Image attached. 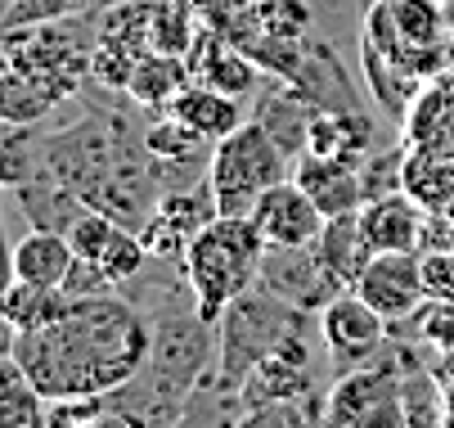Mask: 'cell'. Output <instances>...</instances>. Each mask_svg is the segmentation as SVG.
I'll use <instances>...</instances> for the list:
<instances>
[{
	"label": "cell",
	"instance_id": "d4e9b609",
	"mask_svg": "<svg viewBox=\"0 0 454 428\" xmlns=\"http://www.w3.org/2000/svg\"><path fill=\"white\" fill-rule=\"evenodd\" d=\"M401 352V410H405V424H450V410H445V388L436 379V365H423V361H405L410 347H396Z\"/></svg>",
	"mask_w": 454,
	"mask_h": 428
},
{
	"label": "cell",
	"instance_id": "8d00e7d4",
	"mask_svg": "<svg viewBox=\"0 0 454 428\" xmlns=\"http://www.w3.org/2000/svg\"><path fill=\"white\" fill-rule=\"evenodd\" d=\"M0 68H5V50H0Z\"/></svg>",
	"mask_w": 454,
	"mask_h": 428
},
{
	"label": "cell",
	"instance_id": "1f68e13d",
	"mask_svg": "<svg viewBox=\"0 0 454 428\" xmlns=\"http://www.w3.org/2000/svg\"><path fill=\"white\" fill-rule=\"evenodd\" d=\"M63 293L68 297H99V293H117V284L95 266V262H73V271H68V280H63Z\"/></svg>",
	"mask_w": 454,
	"mask_h": 428
},
{
	"label": "cell",
	"instance_id": "4dcf8cb0",
	"mask_svg": "<svg viewBox=\"0 0 454 428\" xmlns=\"http://www.w3.org/2000/svg\"><path fill=\"white\" fill-rule=\"evenodd\" d=\"M423 338L432 352L441 356H454V302H427V325H423Z\"/></svg>",
	"mask_w": 454,
	"mask_h": 428
},
{
	"label": "cell",
	"instance_id": "ba28073f",
	"mask_svg": "<svg viewBox=\"0 0 454 428\" xmlns=\"http://www.w3.org/2000/svg\"><path fill=\"white\" fill-rule=\"evenodd\" d=\"M351 289L392 329L405 321H419V312L432 302L427 280H423V253H373Z\"/></svg>",
	"mask_w": 454,
	"mask_h": 428
},
{
	"label": "cell",
	"instance_id": "277c9868",
	"mask_svg": "<svg viewBox=\"0 0 454 428\" xmlns=\"http://www.w3.org/2000/svg\"><path fill=\"white\" fill-rule=\"evenodd\" d=\"M310 312L284 302L279 293H270L262 280H256L247 293H239L230 307L216 316V370H212V388L216 397H234L247 384V375L262 365Z\"/></svg>",
	"mask_w": 454,
	"mask_h": 428
},
{
	"label": "cell",
	"instance_id": "7c38bea8",
	"mask_svg": "<svg viewBox=\"0 0 454 428\" xmlns=\"http://www.w3.org/2000/svg\"><path fill=\"white\" fill-rule=\"evenodd\" d=\"M360 230L373 253H419L427 249V208L410 190L378 194L360 208Z\"/></svg>",
	"mask_w": 454,
	"mask_h": 428
},
{
	"label": "cell",
	"instance_id": "e575fe53",
	"mask_svg": "<svg viewBox=\"0 0 454 428\" xmlns=\"http://www.w3.org/2000/svg\"><path fill=\"white\" fill-rule=\"evenodd\" d=\"M445 410H450V424H454V379L445 384Z\"/></svg>",
	"mask_w": 454,
	"mask_h": 428
},
{
	"label": "cell",
	"instance_id": "484cf974",
	"mask_svg": "<svg viewBox=\"0 0 454 428\" xmlns=\"http://www.w3.org/2000/svg\"><path fill=\"white\" fill-rule=\"evenodd\" d=\"M45 131L41 122H5L0 131V190H19L41 171Z\"/></svg>",
	"mask_w": 454,
	"mask_h": 428
},
{
	"label": "cell",
	"instance_id": "7a4b0ae2",
	"mask_svg": "<svg viewBox=\"0 0 454 428\" xmlns=\"http://www.w3.org/2000/svg\"><path fill=\"white\" fill-rule=\"evenodd\" d=\"M216 370V325L199 312L193 289L171 284L149 312V356L131 384L108 392V419L117 424H176Z\"/></svg>",
	"mask_w": 454,
	"mask_h": 428
},
{
	"label": "cell",
	"instance_id": "d6986e66",
	"mask_svg": "<svg viewBox=\"0 0 454 428\" xmlns=\"http://www.w3.org/2000/svg\"><path fill=\"white\" fill-rule=\"evenodd\" d=\"M167 113H176L180 122H189L199 136H207V140H221V136H230L234 127H243V99L239 95H225V91H216V86H207V82H184L180 91H176V99L167 104Z\"/></svg>",
	"mask_w": 454,
	"mask_h": 428
},
{
	"label": "cell",
	"instance_id": "f546056e",
	"mask_svg": "<svg viewBox=\"0 0 454 428\" xmlns=\"http://www.w3.org/2000/svg\"><path fill=\"white\" fill-rule=\"evenodd\" d=\"M423 280L432 302H454V249H427L423 253Z\"/></svg>",
	"mask_w": 454,
	"mask_h": 428
},
{
	"label": "cell",
	"instance_id": "8992f818",
	"mask_svg": "<svg viewBox=\"0 0 454 428\" xmlns=\"http://www.w3.org/2000/svg\"><path fill=\"white\" fill-rule=\"evenodd\" d=\"M324 424L338 428H401V352L373 356L356 370H342L329 384V401H324Z\"/></svg>",
	"mask_w": 454,
	"mask_h": 428
},
{
	"label": "cell",
	"instance_id": "83f0119b",
	"mask_svg": "<svg viewBox=\"0 0 454 428\" xmlns=\"http://www.w3.org/2000/svg\"><path fill=\"white\" fill-rule=\"evenodd\" d=\"M252 23L275 36H310V0H252Z\"/></svg>",
	"mask_w": 454,
	"mask_h": 428
},
{
	"label": "cell",
	"instance_id": "8fae6325",
	"mask_svg": "<svg viewBox=\"0 0 454 428\" xmlns=\"http://www.w3.org/2000/svg\"><path fill=\"white\" fill-rule=\"evenodd\" d=\"M68 243H73V253H77L82 262H95L117 289L131 284V280H140V271H145V262H149V249H145L140 230L121 226L117 217H108V212H99V208H90V212L68 230Z\"/></svg>",
	"mask_w": 454,
	"mask_h": 428
},
{
	"label": "cell",
	"instance_id": "2e32d148",
	"mask_svg": "<svg viewBox=\"0 0 454 428\" xmlns=\"http://www.w3.org/2000/svg\"><path fill=\"white\" fill-rule=\"evenodd\" d=\"M288 86L297 95H306L315 108H364L351 73L342 68V59L333 54V45H324L315 36H306V50H301V64L297 73L288 77Z\"/></svg>",
	"mask_w": 454,
	"mask_h": 428
},
{
	"label": "cell",
	"instance_id": "9c48e42d",
	"mask_svg": "<svg viewBox=\"0 0 454 428\" xmlns=\"http://www.w3.org/2000/svg\"><path fill=\"white\" fill-rule=\"evenodd\" d=\"M315 321H319L324 352H329L338 375L342 370H356V365H364V361H373L387 347V338H392V325H387L356 289L338 293Z\"/></svg>",
	"mask_w": 454,
	"mask_h": 428
},
{
	"label": "cell",
	"instance_id": "4316f807",
	"mask_svg": "<svg viewBox=\"0 0 454 428\" xmlns=\"http://www.w3.org/2000/svg\"><path fill=\"white\" fill-rule=\"evenodd\" d=\"M59 108V99L45 91V82L36 73L23 68H0V127L5 122H45Z\"/></svg>",
	"mask_w": 454,
	"mask_h": 428
},
{
	"label": "cell",
	"instance_id": "3957f363",
	"mask_svg": "<svg viewBox=\"0 0 454 428\" xmlns=\"http://www.w3.org/2000/svg\"><path fill=\"white\" fill-rule=\"evenodd\" d=\"M262 258H266V234L256 230L252 217H216L199 230V239L189 243L176 266L193 289L199 312L216 325V316L230 302L262 280Z\"/></svg>",
	"mask_w": 454,
	"mask_h": 428
},
{
	"label": "cell",
	"instance_id": "9a60e30c",
	"mask_svg": "<svg viewBox=\"0 0 454 428\" xmlns=\"http://www.w3.org/2000/svg\"><path fill=\"white\" fill-rule=\"evenodd\" d=\"M293 180L315 199V208H319L324 217H342V212H360V208H364L360 162L301 154V158L293 162Z\"/></svg>",
	"mask_w": 454,
	"mask_h": 428
},
{
	"label": "cell",
	"instance_id": "30bf717a",
	"mask_svg": "<svg viewBox=\"0 0 454 428\" xmlns=\"http://www.w3.org/2000/svg\"><path fill=\"white\" fill-rule=\"evenodd\" d=\"M216 194L207 180H199V186H184V190H162L158 208L149 212V221L140 226V239L149 258L158 262H180L184 249L193 239H199V230L207 221H216Z\"/></svg>",
	"mask_w": 454,
	"mask_h": 428
},
{
	"label": "cell",
	"instance_id": "6da1fadb",
	"mask_svg": "<svg viewBox=\"0 0 454 428\" xmlns=\"http://www.w3.org/2000/svg\"><path fill=\"white\" fill-rule=\"evenodd\" d=\"M10 352L45 401L108 397L140 375L149 356V312L117 293L73 297L54 325L14 334Z\"/></svg>",
	"mask_w": 454,
	"mask_h": 428
},
{
	"label": "cell",
	"instance_id": "7402d4cb",
	"mask_svg": "<svg viewBox=\"0 0 454 428\" xmlns=\"http://www.w3.org/2000/svg\"><path fill=\"white\" fill-rule=\"evenodd\" d=\"M315 253L324 258V266H329L347 289L360 280V271L369 266L373 249H369V239L360 230V212H342V217H329L315 239Z\"/></svg>",
	"mask_w": 454,
	"mask_h": 428
},
{
	"label": "cell",
	"instance_id": "836d02e7",
	"mask_svg": "<svg viewBox=\"0 0 454 428\" xmlns=\"http://www.w3.org/2000/svg\"><path fill=\"white\" fill-rule=\"evenodd\" d=\"M10 284H14V243L5 234V217H0V297H5Z\"/></svg>",
	"mask_w": 454,
	"mask_h": 428
},
{
	"label": "cell",
	"instance_id": "f1b7e54d",
	"mask_svg": "<svg viewBox=\"0 0 454 428\" xmlns=\"http://www.w3.org/2000/svg\"><path fill=\"white\" fill-rule=\"evenodd\" d=\"M405 162H410V154L401 149V145H392V149H382V154H364V162H360V180H364V203L369 199H378V194H392V190H405Z\"/></svg>",
	"mask_w": 454,
	"mask_h": 428
},
{
	"label": "cell",
	"instance_id": "d6a6232c",
	"mask_svg": "<svg viewBox=\"0 0 454 428\" xmlns=\"http://www.w3.org/2000/svg\"><path fill=\"white\" fill-rule=\"evenodd\" d=\"M193 14H199L203 28H216V32H230L247 10H252V0H189Z\"/></svg>",
	"mask_w": 454,
	"mask_h": 428
},
{
	"label": "cell",
	"instance_id": "5b68a950",
	"mask_svg": "<svg viewBox=\"0 0 454 428\" xmlns=\"http://www.w3.org/2000/svg\"><path fill=\"white\" fill-rule=\"evenodd\" d=\"M284 176H293V162L266 136V127L256 117H247L243 127L221 136L212 149V162H207V186L216 194L221 217H252L256 199L270 186H279Z\"/></svg>",
	"mask_w": 454,
	"mask_h": 428
},
{
	"label": "cell",
	"instance_id": "e0dca14e",
	"mask_svg": "<svg viewBox=\"0 0 454 428\" xmlns=\"http://www.w3.org/2000/svg\"><path fill=\"white\" fill-rule=\"evenodd\" d=\"M369 149H373V117L364 108H315L310 136H306V154L364 162Z\"/></svg>",
	"mask_w": 454,
	"mask_h": 428
},
{
	"label": "cell",
	"instance_id": "cb8c5ba5",
	"mask_svg": "<svg viewBox=\"0 0 454 428\" xmlns=\"http://www.w3.org/2000/svg\"><path fill=\"white\" fill-rule=\"evenodd\" d=\"M189 82V64L184 54H167V50H145L140 64L126 82V95L145 108H167L176 99V91Z\"/></svg>",
	"mask_w": 454,
	"mask_h": 428
},
{
	"label": "cell",
	"instance_id": "603a6c76",
	"mask_svg": "<svg viewBox=\"0 0 454 428\" xmlns=\"http://www.w3.org/2000/svg\"><path fill=\"white\" fill-rule=\"evenodd\" d=\"M73 307V297L63 289H45V284H27V280H14L0 297V321H5L14 334H27V329H45L54 325L63 312Z\"/></svg>",
	"mask_w": 454,
	"mask_h": 428
},
{
	"label": "cell",
	"instance_id": "ac0fdd59",
	"mask_svg": "<svg viewBox=\"0 0 454 428\" xmlns=\"http://www.w3.org/2000/svg\"><path fill=\"white\" fill-rule=\"evenodd\" d=\"M14 194H19V208H23L27 226H36V230H59V234H68V230L90 212V203H86L73 186H63L54 171H45V167L27 180V186H19Z\"/></svg>",
	"mask_w": 454,
	"mask_h": 428
},
{
	"label": "cell",
	"instance_id": "4fadbf2b",
	"mask_svg": "<svg viewBox=\"0 0 454 428\" xmlns=\"http://www.w3.org/2000/svg\"><path fill=\"white\" fill-rule=\"evenodd\" d=\"M184 64H189L193 82H207V86H216L225 95H239V99L247 91H256V77H262L256 59L243 45H234L225 32H216V28H199V36H193V45L184 54Z\"/></svg>",
	"mask_w": 454,
	"mask_h": 428
},
{
	"label": "cell",
	"instance_id": "d590c367",
	"mask_svg": "<svg viewBox=\"0 0 454 428\" xmlns=\"http://www.w3.org/2000/svg\"><path fill=\"white\" fill-rule=\"evenodd\" d=\"M5 19H10V0H0V41H5Z\"/></svg>",
	"mask_w": 454,
	"mask_h": 428
},
{
	"label": "cell",
	"instance_id": "ffe728a7",
	"mask_svg": "<svg viewBox=\"0 0 454 428\" xmlns=\"http://www.w3.org/2000/svg\"><path fill=\"white\" fill-rule=\"evenodd\" d=\"M252 117L262 122L266 136L288 154V162H297V158L306 154V136H310L315 104H310L306 95H297L284 77H279V86H270V91L262 95V104H256V113H252Z\"/></svg>",
	"mask_w": 454,
	"mask_h": 428
},
{
	"label": "cell",
	"instance_id": "5bb4252c",
	"mask_svg": "<svg viewBox=\"0 0 454 428\" xmlns=\"http://www.w3.org/2000/svg\"><path fill=\"white\" fill-rule=\"evenodd\" d=\"M252 221L266 234V243H315L329 217L315 208V199L297 186L293 176H284L279 186H270L262 199H256Z\"/></svg>",
	"mask_w": 454,
	"mask_h": 428
},
{
	"label": "cell",
	"instance_id": "52a82bcc",
	"mask_svg": "<svg viewBox=\"0 0 454 428\" xmlns=\"http://www.w3.org/2000/svg\"><path fill=\"white\" fill-rule=\"evenodd\" d=\"M262 284L310 316H319L338 293H347V284L315 253V243H266Z\"/></svg>",
	"mask_w": 454,
	"mask_h": 428
},
{
	"label": "cell",
	"instance_id": "44dd1931",
	"mask_svg": "<svg viewBox=\"0 0 454 428\" xmlns=\"http://www.w3.org/2000/svg\"><path fill=\"white\" fill-rule=\"evenodd\" d=\"M77 253L68 234L59 230H27L19 243H14V280H27V284H45V289H63L68 280Z\"/></svg>",
	"mask_w": 454,
	"mask_h": 428
}]
</instances>
